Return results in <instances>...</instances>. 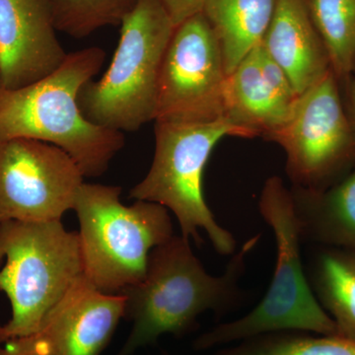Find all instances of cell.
I'll return each instance as SVG.
<instances>
[{
  "label": "cell",
  "instance_id": "5b68a950",
  "mask_svg": "<svg viewBox=\"0 0 355 355\" xmlns=\"http://www.w3.org/2000/svg\"><path fill=\"white\" fill-rule=\"evenodd\" d=\"M259 207L277 242V266L270 288L260 304L246 316L219 324L200 336L195 343L198 350L275 331L336 336L335 322L315 297L306 279L300 253L302 236L293 195L279 177L266 182Z\"/></svg>",
  "mask_w": 355,
  "mask_h": 355
},
{
  "label": "cell",
  "instance_id": "ba28073f",
  "mask_svg": "<svg viewBox=\"0 0 355 355\" xmlns=\"http://www.w3.org/2000/svg\"><path fill=\"white\" fill-rule=\"evenodd\" d=\"M225 67L202 12L175 28L159 74L155 121L209 123L224 118Z\"/></svg>",
  "mask_w": 355,
  "mask_h": 355
},
{
  "label": "cell",
  "instance_id": "277c9868",
  "mask_svg": "<svg viewBox=\"0 0 355 355\" xmlns=\"http://www.w3.org/2000/svg\"><path fill=\"white\" fill-rule=\"evenodd\" d=\"M120 187L84 183L76 210L84 275L96 288L121 293L146 277L154 248L174 236L171 216L158 203L121 202Z\"/></svg>",
  "mask_w": 355,
  "mask_h": 355
},
{
  "label": "cell",
  "instance_id": "2e32d148",
  "mask_svg": "<svg viewBox=\"0 0 355 355\" xmlns=\"http://www.w3.org/2000/svg\"><path fill=\"white\" fill-rule=\"evenodd\" d=\"M293 200L302 237L355 250V169L321 200Z\"/></svg>",
  "mask_w": 355,
  "mask_h": 355
},
{
  "label": "cell",
  "instance_id": "52a82bcc",
  "mask_svg": "<svg viewBox=\"0 0 355 355\" xmlns=\"http://www.w3.org/2000/svg\"><path fill=\"white\" fill-rule=\"evenodd\" d=\"M225 137L254 135L226 118L200 123L155 121L153 165L130 197L166 207L176 216L184 238L200 242V231H205L214 249L227 256L234 253V238L219 225L202 193L205 165Z\"/></svg>",
  "mask_w": 355,
  "mask_h": 355
},
{
  "label": "cell",
  "instance_id": "e0dca14e",
  "mask_svg": "<svg viewBox=\"0 0 355 355\" xmlns=\"http://www.w3.org/2000/svg\"><path fill=\"white\" fill-rule=\"evenodd\" d=\"M316 286L322 307L335 322L336 336L355 340V254L331 251L322 254Z\"/></svg>",
  "mask_w": 355,
  "mask_h": 355
},
{
  "label": "cell",
  "instance_id": "cb8c5ba5",
  "mask_svg": "<svg viewBox=\"0 0 355 355\" xmlns=\"http://www.w3.org/2000/svg\"><path fill=\"white\" fill-rule=\"evenodd\" d=\"M0 89H1V81H0Z\"/></svg>",
  "mask_w": 355,
  "mask_h": 355
},
{
  "label": "cell",
  "instance_id": "ffe728a7",
  "mask_svg": "<svg viewBox=\"0 0 355 355\" xmlns=\"http://www.w3.org/2000/svg\"><path fill=\"white\" fill-rule=\"evenodd\" d=\"M216 355H355V340L338 336H266Z\"/></svg>",
  "mask_w": 355,
  "mask_h": 355
},
{
  "label": "cell",
  "instance_id": "30bf717a",
  "mask_svg": "<svg viewBox=\"0 0 355 355\" xmlns=\"http://www.w3.org/2000/svg\"><path fill=\"white\" fill-rule=\"evenodd\" d=\"M286 151L289 176L301 186H313L349 156L352 130L330 70L299 98L288 121L272 133Z\"/></svg>",
  "mask_w": 355,
  "mask_h": 355
},
{
  "label": "cell",
  "instance_id": "8fae6325",
  "mask_svg": "<svg viewBox=\"0 0 355 355\" xmlns=\"http://www.w3.org/2000/svg\"><path fill=\"white\" fill-rule=\"evenodd\" d=\"M125 310L123 294L99 291L83 275L27 338L46 355H100Z\"/></svg>",
  "mask_w": 355,
  "mask_h": 355
},
{
  "label": "cell",
  "instance_id": "7a4b0ae2",
  "mask_svg": "<svg viewBox=\"0 0 355 355\" xmlns=\"http://www.w3.org/2000/svg\"><path fill=\"white\" fill-rule=\"evenodd\" d=\"M258 241L259 236L248 240L219 277L205 270L183 236L154 248L144 279L121 292L125 318L133 327L116 355L132 354L166 334L184 335L203 312L230 307L237 299L246 257Z\"/></svg>",
  "mask_w": 355,
  "mask_h": 355
},
{
  "label": "cell",
  "instance_id": "4fadbf2b",
  "mask_svg": "<svg viewBox=\"0 0 355 355\" xmlns=\"http://www.w3.org/2000/svg\"><path fill=\"white\" fill-rule=\"evenodd\" d=\"M300 96L259 44L226 76L224 118L254 137H270L291 119Z\"/></svg>",
  "mask_w": 355,
  "mask_h": 355
},
{
  "label": "cell",
  "instance_id": "9c48e42d",
  "mask_svg": "<svg viewBox=\"0 0 355 355\" xmlns=\"http://www.w3.org/2000/svg\"><path fill=\"white\" fill-rule=\"evenodd\" d=\"M83 184L62 149L36 139L0 141V222L62 220Z\"/></svg>",
  "mask_w": 355,
  "mask_h": 355
},
{
  "label": "cell",
  "instance_id": "44dd1931",
  "mask_svg": "<svg viewBox=\"0 0 355 355\" xmlns=\"http://www.w3.org/2000/svg\"><path fill=\"white\" fill-rule=\"evenodd\" d=\"M175 27L196 14L202 12L207 0H159Z\"/></svg>",
  "mask_w": 355,
  "mask_h": 355
},
{
  "label": "cell",
  "instance_id": "7402d4cb",
  "mask_svg": "<svg viewBox=\"0 0 355 355\" xmlns=\"http://www.w3.org/2000/svg\"><path fill=\"white\" fill-rule=\"evenodd\" d=\"M0 355H46L30 338H21L2 343Z\"/></svg>",
  "mask_w": 355,
  "mask_h": 355
},
{
  "label": "cell",
  "instance_id": "9a60e30c",
  "mask_svg": "<svg viewBox=\"0 0 355 355\" xmlns=\"http://www.w3.org/2000/svg\"><path fill=\"white\" fill-rule=\"evenodd\" d=\"M279 0H207L202 14L216 34L226 76L261 44Z\"/></svg>",
  "mask_w": 355,
  "mask_h": 355
},
{
  "label": "cell",
  "instance_id": "5bb4252c",
  "mask_svg": "<svg viewBox=\"0 0 355 355\" xmlns=\"http://www.w3.org/2000/svg\"><path fill=\"white\" fill-rule=\"evenodd\" d=\"M261 44L284 70L299 96L331 70L307 0H279Z\"/></svg>",
  "mask_w": 355,
  "mask_h": 355
},
{
  "label": "cell",
  "instance_id": "3957f363",
  "mask_svg": "<svg viewBox=\"0 0 355 355\" xmlns=\"http://www.w3.org/2000/svg\"><path fill=\"white\" fill-rule=\"evenodd\" d=\"M0 292L11 318L0 345L35 335L53 308L84 275L80 240L62 220L0 222Z\"/></svg>",
  "mask_w": 355,
  "mask_h": 355
},
{
  "label": "cell",
  "instance_id": "8992f818",
  "mask_svg": "<svg viewBox=\"0 0 355 355\" xmlns=\"http://www.w3.org/2000/svg\"><path fill=\"white\" fill-rule=\"evenodd\" d=\"M175 28L159 0L137 1L121 21L108 69L79 91V107L87 120L121 132L154 121L161 64Z\"/></svg>",
  "mask_w": 355,
  "mask_h": 355
},
{
  "label": "cell",
  "instance_id": "6da1fadb",
  "mask_svg": "<svg viewBox=\"0 0 355 355\" xmlns=\"http://www.w3.org/2000/svg\"><path fill=\"white\" fill-rule=\"evenodd\" d=\"M106 53L91 46L67 53L62 64L36 83L0 89V141L40 140L62 149L84 178L99 177L125 146V135L84 116L80 89L102 69Z\"/></svg>",
  "mask_w": 355,
  "mask_h": 355
},
{
  "label": "cell",
  "instance_id": "ac0fdd59",
  "mask_svg": "<svg viewBox=\"0 0 355 355\" xmlns=\"http://www.w3.org/2000/svg\"><path fill=\"white\" fill-rule=\"evenodd\" d=\"M336 76H349L355 65V0H307Z\"/></svg>",
  "mask_w": 355,
  "mask_h": 355
},
{
  "label": "cell",
  "instance_id": "d6986e66",
  "mask_svg": "<svg viewBox=\"0 0 355 355\" xmlns=\"http://www.w3.org/2000/svg\"><path fill=\"white\" fill-rule=\"evenodd\" d=\"M58 31L83 39L105 26L121 25L139 0H48Z\"/></svg>",
  "mask_w": 355,
  "mask_h": 355
},
{
  "label": "cell",
  "instance_id": "7c38bea8",
  "mask_svg": "<svg viewBox=\"0 0 355 355\" xmlns=\"http://www.w3.org/2000/svg\"><path fill=\"white\" fill-rule=\"evenodd\" d=\"M57 32L48 0H0L1 88L24 87L62 64Z\"/></svg>",
  "mask_w": 355,
  "mask_h": 355
},
{
  "label": "cell",
  "instance_id": "603a6c76",
  "mask_svg": "<svg viewBox=\"0 0 355 355\" xmlns=\"http://www.w3.org/2000/svg\"><path fill=\"white\" fill-rule=\"evenodd\" d=\"M350 104H352V113H354L355 120V80L350 84Z\"/></svg>",
  "mask_w": 355,
  "mask_h": 355
}]
</instances>
